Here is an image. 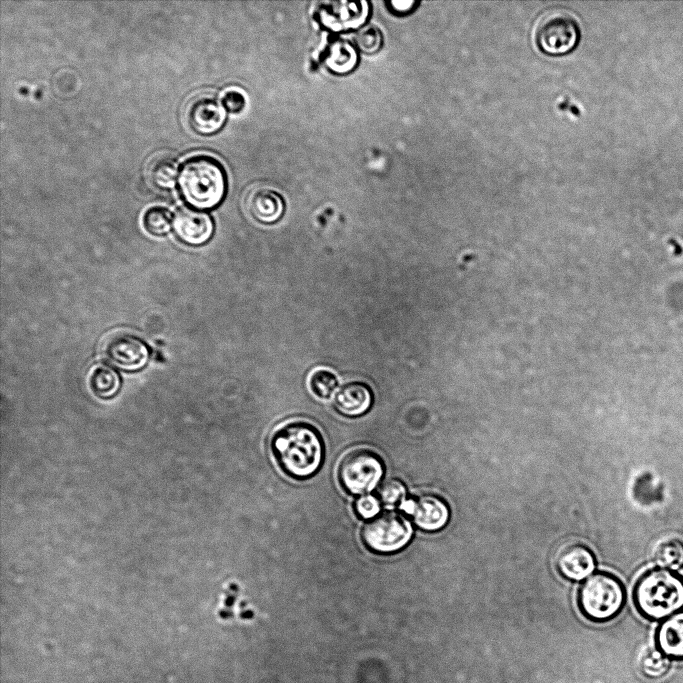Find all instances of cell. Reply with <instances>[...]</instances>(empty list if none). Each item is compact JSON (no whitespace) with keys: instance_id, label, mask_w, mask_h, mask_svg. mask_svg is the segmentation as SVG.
I'll list each match as a JSON object with an SVG mask.
<instances>
[{"instance_id":"obj_25","label":"cell","mask_w":683,"mask_h":683,"mask_svg":"<svg viewBox=\"0 0 683 683\" xmlns=\"http://www.w3.org/2000/svg\"><path fill=\"white\" fill-rule=\"evenodd\" d=\"M378 499L387 506L401 505L404 502L406 488L396 479L384 481L377 490Z\"/></svg>"},{"instance_id":"obj_22","label":"cell","mask_w":683,"mask_h":683,"mask_svg":"<svg viewBox=\"0 0 683 683\" xmlns=\"http://www.w3.org/2000/svg\"><path fill=\"white\" fill-rule=\"evenodd\" d=\"M311 393L322 400L329 399L338 386V380L334 373L327 369L313 371L308 381Z\"/></svg>"},{"instance_id":"obj_6","label":"cell","mask_w":683,"mask_h":683,"mask_svg":"<svg viewBox=\"0 0 683 683\" xmlns=\"http://www.w3.org/2000/svg\"><path fill=\"white\" fill-rule=\"evenodd\" d=\"M383 471L382 460L376 453L359 448L343 456L338 467V477L349 493L364 494L378 484Z\"/></svg>"},{"instance_id":"obj_21","label":"cell","mask_w":683,"mask_h":683,"mask_svg":"<svg viewBox=\"0 0 683 683\" xmlns=\"http://www.w3.org/2000/svg\"><path fill=\"white\" fill-rule=\"evenodd\" d=\"M173 225V219L168 209L164 207H151L143 216L145 230L153 236H163L169 233Z\"/></svg>"},{"instance_id":"obj_26","label":"cell","mask_w":683,"mask_h":683,"mask_svg":"<svg viewBox=\"0 0 683 683\" xmlns=\"http://www.w3.org/2000/svg\"><path fill=\"white\" fill-rule=\"evenodd\" d=\"M357 513L363 518H371L380 510L379 499L373 495H363L355 503Z\"/></svg>"},{"instance_id":"obj_13","label":"cell","mask_w":683,"mask_h":683,"mask_svg":"<svg viewBox=\"0 0 683 683\" xmlns=\"http://www.w3.org/2000/svg\"><path fill=\"white\" fill-rule=\"evenodd\" d=\"M556 566L564 578L580 581L594 571L596 560L594 553L586 545L574 543L560 550Z\"/></svg>"},{"instance_id":"obj_14","label":"cell","mask_w":683,"mask_h":683,"mask_svg":"<svg viewBox=\"0 0 683 683\" xmlns=\"http://www.w3.org/2000/svg\"><path fill=\"white\" fill-rule=\"evenodd\" d=\"M655 646L671 661H683V610L662 620L655 631Z\"/></svg>"},{"instance_id":"obj_27","label":"cell","mask_w":683,"mask_h":683,"mask_svg":"<svg viewBox=\"0 0 683 683\" xmlns=\"http://www.w3.org/2000/svg\"><path fill=\"white\" fill-rule=\"evenodd\" d=\"M246 104L242 92L237 89H229L222 96V105L230 113L240 112Z\"/></svg>"},{"instance_id":"obj_18","label":"cell","mask_w":683,"mask_h":683,"mask_svg":"<svg viewBox=\"0 0 683 683\" xmlns=\"http://www.w3.org/2000/svg\"><path fill=\"white\" fill-rule=\"evenodd\" d=\"M89 387L101 399H111L121 388V378L118 372L107 364L94 366L89 374Z\"/></svg>"},{"instance_id":"obj_4","label":"cell","mask_w":683,"mask_h":683,"mask_svg":"<svg viewBox=\"0 0 683 683\" xmlns=\"http://www.w3.org/2000/svg\"><path fill=\"white\" fill-rule=\"evenodd\" d=\"M626 602V590L615 575L601 571L581 585L577 604L581 614L594 623H605L620 614Z\"/></svg>"},{"instance_id":"obj_11","label":"cell","mask_w":683,"mask_h":683,"mask_svg":"<svg viewBox=\"0 0 683 683\" xmlns=\"http://www.w3.org/2000/svg\"><path fill=\"white\" fill-rule=\"evenodd\" d=\"M173 229L183 243L199 246L208 242L212 237L214 222L211 216L204 211L184 208L174 216Z\"/></svg>"},{"instance_id":"obj_19","label":"cell","mask_w":683,"mask_h":683,"mask_svg":"<svg viewBox=\"0 0 683 683\" xmlns=\"http://www.w3.org/2000/svg\"><path fill=\"white\" fill-rule=\"evenodd\" d=\"M148 176L154 186L161 189L171 188L179 176L178 163L172 156H157L149 164Z\"/></svg>"},{"instance_id":"obj_9","label":"cell","mask_w":683,"mask_h":683,"mask_svg":"<svg viewBox=\"0 0 683 683\" xmlns=\"http://www.w3.org/2000/svg\"><path fill=\"white\" fill-rule=\"evenodd\" d=\"M367 1H332L319 5L316 17L319 23L334 32L357 29L369 16Z\"/></svg>"},{"instance_id":"obj_15","label":"cell","mask_w":683,"mask_h":683,"mask_svg":"<svg viewBox=\"0 0 683 683\" xmlns=\"http://www.w3.org/2000/svg\"><path fill=\"white\" fill-rule=\"evenodd\" d=\"M249 214L258 222L272 224L284 213V201L274 190L259 187L249 192L246 197Z\"/></svg>"},{"instance_id":"obj_8","label":"cell","mask_w":683,"mask_h":683,"mask_svg":"<svg viewBox=\"0 0 683 683\" xmlns=\"http://www.w3.org/2000/svg\"><path fill=\"white\" fill-rule=\"evenodd\" d=\"M103 354L112 366L127 372L143 369L150 357L147 344L138 336L126 332L108 337Z\"/></svg>"},{"instance_id":"obj_3","label":"cell","mask_w":683,"mask_h":683,"mask_svg":"<svg viewBox=\"0 0 683 683\" xmlns=\"http://www.w3.org/2000/svg\"><path fill=\"white\" fill-rule=\"evenodd\" d=\"M181 196L197 210L216 207L224 198L227 189L223 166L215 158L197 155L187 159L178 176Z\"/></svg>"},{"instance_id":"obj_28","label":"cell","mask_w":683,"mask_h":683,"mask_svg":"<svg viewBox=\"0 0 683 683\" xmlns=\"http://www.w3.org/2000/svg\"><path fill=\"white\" fill-rule=\"evenodd\" d=\"M390 9L396 14H407L414 9L418 3L415 1H390L387 3Z\"/></svg>"},{"instance_id":"obj_24","label":"cell","mask_w":683,"mask_h":683,"mask_svg":"<svg viewBox=\"0 0 683 683\" xmlns=\"http://www.w3.org/2000/svg\"><path fill=\"white\" fill-rule=\"evenodd\" d=\"M354 43L363 53L372 54L381 48L383 36L376 26L367 25L357 32Z\"/></svg>"},{"instance_id":"obj_20","label":"cell","mask_w":683,"mask_h":683,"mask_svg":"<svg viewBox=\"0 0 683 683\" xmlns=\"http://www.w3.org/2000/svg\"><path fill=\"white\" fill-rule=\"evenodd\" d=\"M654 561L660 568L678 571L683 568V541L671 538L662 541L654 551Z\"/></svg>"},{"instance_id":"obj_7","label":"cell","mask_w":683,"mask_h":683,"mask_svg":"<svg viewBox=\"0 0 683 683\" xmlns=\"http://www.w3.org/2000/svg\"><path fill=\"white\" fill-rule=\"evenodd\" d=\"M412 533L411 523L404 515L387 511L364 525L362 539L370 550L387 554L405 547Z\"/></svg>"},{"instance_id":"obj_2","label":"cell","mask_w":683,"mask_h":683,"mask_svg":"<svg viewBox=\"0 0 683 683\" xmlns=\"http://www.w3.org/2000/svg\"><path fill=\"white\" fill-rule=\"evenodd\" d=\"M633 603L649 621H662L683 610V575L660 567L645 571L634 585Z\"/></svg>"},{"instance_id":"obj_1","label":"cell","mask_w":683,"mask_h":683,"mask_svg":"<svg viewBox=\"0 0 683 683\" xmlns=\"http://www.w3.org/2000/svg\"><path fill=\"white\" fill-rule=\"evenodd\" d=\"M273 454L282 470L294 478H308L320 468L324 445L311 424L295 421L279 427L271 439Z\"/></svg>"},{"instance_id":"obj_5","label":"cell","mask_w":683,"mask_h":683,"mask_svg":"<svg viewBox=\"0 0 683 683\" xmlns=\"http://www.w3.org/2000/svg\"><path fill=\"white\" fill-rule=\"evenodd\" d=\"M535 39L544 53L559 56L571 52L577 46L580 30L576 20L568 12L553 10L539 19Z\"/></svg>"},{"instance_id":"obj_17","label":"cell","mask_w":683,"mask_h":683,"mask_svg":"<svg viewBox=\"0 0 683 683\" xmlns=\"http://www.w3.org/2000/svg\"><path fill=\"white\" fill-rule=\"evenodd\" d=\"M322 61L332 73L343 75L356 67L358 55L351 43L343 39H334L324 50Z\"/></svg>"},{"instance_id":"obj_10","label":"cell","mask_w":683,"mask_h":683,"mask_svg":"<svg viewBox=\"0 0 683 683\" xmlns=\"http://www.w3.org/2000/svg\"><path fill=\"white\" fill-rule=\"evenodd\" d=\"M422 530L435 532L442 529L449 521L450 510L447 503L432 494L421 495L414 500L404 501L400 505Z\"/></svg>"},{"instance_id":"obj_12","label":"cell","mask_w":683,"mask_h":683,"mask_svg":"<svg viewBox=\"0 0 683 683\" xmlns=\"http://www.w3.org/2000/svg\"><path fill=\"white\" fill-rule=\"evenodd\" d=\"M187 119L193 131L201 135H210L224 125L226 110L215 98L201 95L188 105Z\"/></svg>"},{"instance_id":"obj_16","label":"cell","mask_w":683,"mask_h":683,"mask_svg":"<svg viewBox=\"0 0 683 683\" xmlns=\"http://www.w3.org/2000/svg\"><path fill=\"white\" fill-rule=\"evenodd\" d=\"M373 394L370 387L361 382H350L343 385L335 395L336 410L348 417L365 414L371 407Z\"/></svg>"},{"instance_id":"obj_23","label":"cell","mask_w":683,"mask_h":683,"mask_svg":"<svg viewBox=\"0 0 683 683\" xmlns=\"http://www.w3.org/2000/svg\"><path fill=\"white\" fill-rule=\"evenodd\" d=\"M671 660L659 650L647 652L641 659L640 669L648 679H660L670 670Z\"/></svg>"}]
</instances>
